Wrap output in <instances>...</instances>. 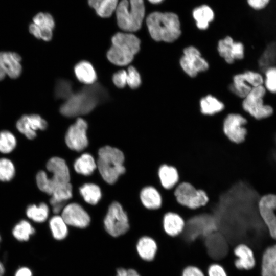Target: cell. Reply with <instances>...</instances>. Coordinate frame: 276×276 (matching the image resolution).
Here are the masks:
<instances>
[{
  "instance_id": "cell-1",
  "label": "cell",
  "mask_w": 276,
  "mask_h": 276,
  "mask_svg": "<svg viewBox=\"0 0 276 276\" xmlns=\"http://www.w3.org/2000/svg\"><path fill=\"white\" fill-rule=\"evenodd\" d=\"M108 95L106 89L99 84L88 85L74 93L61 105L60 111L68 117L90 112L98 104L105 101Z\"/></svg>"
},
{
  "instance_id": "cell-2",
  "label": "cell",
  "mask_w": 276,
  "mask_h": 276,
  "mask_svg": "<svg viewBox=\"0 0 276 276\" xmlns=\"http://www.w3.org/2000/svg\"><path fill=\"white\" fill-rule=\"evenodd\" d=\"M146 22L151 37L155 41L172 42L181 34L180 21L175 13L153 12Z\"/></svg>"
},
{
  "instance_id": "cell-3",
  "label": "cell",
  "mask_w": 276,
  "mask_h": 276,
  "mask_svg": "<svg viewBox=\"0 0 276 276\" xmlns=\"http://www.w3.org/2000/svg\"><path fill=\"white\" fill-rule=\"evenodd\" d=\"M46 168L52 176L49 177L45 171H39L36 175V182L41 191L51 195L58 188L70 182V174L65 161L59 157L51 158Z\"/></svg>"
},
{
  "instance_id": "cell-4",
  "label": "cell",
  "mask_w": 276,
  "mask_h": 276,
  "mask_svg": "<svg viewBox=\"0 0 276 276\" xmlns=\"http://www.w3.org/2000/svg\"><path fill=\"white\" fill-rule=\"evenodd\" d=\"M111 42L107 57L112 63L117 65L128 64L140 49L139 38L129 33H116L112 37Z\"/></svg>"
},
{
  "instance_id": "cell-5",
  "label": "cell",
  "mask_w": 276,
  "mask_h": 276,
  "mask_svg": "<svg viewBox=\"0 0 276 276\" xmlns=\"http://www.w3.org/2000/svg\"><path fill=\"white\" fill-rule=\"evenodd\" d=\"M124 162V154L119 149L109 146L99 149L97 166L105 182L113 184L125 173Z\"/></svg>"
},
{
  "instance_id": "cell-6",
  "label": "cell",
  "mask_w": 276,
  "mask_h": 276,
  "mask_svg": "<svg viewBox=\"0 0 276 276\" xmlns=\"http://www.w3.org/2000/svg\"><path fill=\"white\" fill-rule=\"evenodd\" d=\"M117 24L126 32L139 30L145 14L144 0H121L116 10Z\"/></svg>"
},
{
  "instance_id": "cell-7",
  "label": "cell",
  "mask_w": 276,
  "mask_h": 276,
  "mask_svg": "<svg viewBox=\"0 0 276 276\" xmlns=\"http://www.w3.org/2000/svg\"><path fill=\"white\" fill-rule=\"evenodd\" d=\"M266 93V89L263 85L253 87L242 102L243 109L255 120L267 119L273 114V107L264 104Z\"/></svg>"
},
{
  "instance_id": "cell-8",
  "label": "cell",
  "mask_w": 276,
  "mask_h": 276,
  "mask_svg": "<svg viewBox=\"0 0 276 276\" xmlns=\"http://www.w3.org/2000/svg\"><path fill=\"white\" fill-rule=\"evenodd\" d=\"M174 194L179 204L192 210L205 205L209 200L207 194L203 190L197 189L187 182L177 184Z\"/></svg>"
},
{
  "instance_id": "cell-9",
  "label": "cell",
  "mask_w": 276,
  "mask_h": 276,
  "mask_svg": "<svg viewBox=\"0 0 276 276\" xmlns=\"http://www.w3.org/2000/svg\"><path fill=\"white\" fill-rule=\"evenodd\" d=\"M104 227L111 236L119 237L126 233L129 225L127 215L122 205L113 202L109 206L104 220Z\"/></svg>"
},
{
  "instance_id": "cell-10",
  "label": "cell",
  "mask_w": 276,
  "mask_h": 276,
  "mask_svg": "<svg viewBox=\"0 0 276 276\" xmlns=\"http://www.w3.org/2000/svg\"><path fill=\"white\" fill-rule=\"evenodd\" d=\"M264 77L259 73L247 71L233 77V82L229 86L232 92L238 97L244 98L253 87L262 85Z\"/></svg>"
},
{
  "instance_id": "cell-11",
  "label": "cell",
  "mask_w": 276,
  "mask_h": 276,
  "mask_svg": "<svg viewBox=\"0 0 276 276\" xmlns=\"http://www.w3.org/2000/svg\"><path fill=\"white\" fill-rule=\"evenodd\" d=\"M247 123V119L240 114H228L223 121V132L232 142L240 144L246 136L247 130L245 126Z\"/></svg>"
},
{
  "instance_id": "cell-12",
  "label": "cell",
  "mask_w": 276,
  "mask_h": 276,
  "mask_svg": "<svg viewBox=\"0 0 276 276\" xmlns=\"http://www.w3.org/2000/svg\"><path fill=\"white\" fill-rule=\"evenodd\" d=\"M180 65L183 71L190 77H194L209 68L208 62L202 57L199 50L190 46L183 50V54L180 59Z\"/></svg>"
},
{
  "instance_id": "cell-13",
  "label": "cell",
  "mask_w": 276,
  "mask_h": 276,
  "mask_svg": "<svg viewBox=\"0 0 276 276\" xmlns=\"http://www.w3.org/2000/svg\"><path fill=\"white\" fill-rule=\"evenodd\" d=\"M258 209L270 237L276 241V195L268 194L262 196L258 202Z\"/></svg>"
},
{
  "instance_id": "cell-14",
  "label": "cell",
  "mask_w": 276,
  "mask_h": 276,
  "mask_svg": "<svg viewBox=\"0 0 276 276\" xmlns=\"http://www.w3.org/2000/svg\"><path fill=\"white\" fill-rule=\"evenodd\" d=\"M87 123L82 118H78L67 130L65 140L67 147L73 150L81 151L88 145L86 135Z\"/></svg>"
},
{
  "instance_id": "cell-15",
  "label": "cell",
  "mask_w": 276,
  "mask_h": 276,
  "mask_svg": "<svg viewBox=\"0 0 276 276\" xmlns=\"http://www.w3.org/2000/svg\"><path fill=\"white\" fill-rule=\"evenodd\" d=\"M48 127L47 121L37 114H24L16 122L17 130L29 140L37 136V131L44 130Z\"/></svg>"
},
{
  "instance_id": "cell-16",
  "label": "cell",
  "mask_w": 276,
  "mask_h": 276,
  "mask_svg": "<svg viewBox=\"0 0 276 276\" xmlns=\"http://www.w3.org/2000/svg\"><path fill=\"white\" fill-rule=\"evenodd\" d=\"M21 58L15 52H0V81L6 76L11 79L19 77L22 72Z\"/></svg>"
},
{
  "instance_id": "cell-17",
  "label": "cell",
  "mask_w": 276,
  "mask_h": 276,
  "mask_svg": "<svg viewBox=\"0 0 276 276\" xmlns=\"http://www.w3.org/2000/svg\"><path fill=\"white\" fill-rule=\"evenodd\" d=\"M61 217L67 225L81 228L88 226L90 221L88 213L77 203L65 205L62 211Z\"/></svg>"
},
{
  "instance_id": "cell-18",
  "label": "cell",
  "mask_w": 276,
  "mask_h": 276,
  "mask_svg": "<svg viewBox=\"0 0 276 276\" xmlns=\"http://www.w3.org/2000/svg\"><path fill=\"white\" fill-rule=\"evenodd\" d=\"M235 256L234 266L239 270H250L255 267L256 259L254 251L248 244L239 243L232 248Z\"/></svg>"
},
{
  "instance_id": "cell-19",
  "label": "cell",
  "mask_w": 276,
  "mask_h": 276,
  "mask_svg": "<svg viewBox=\"0 0 276 276\" xmlns=\"http://www.w3.org/2000/svg\"><path fill=\"white\" fill-rule=\"evenodd\" d=\"M219 55L228 63L241 60L244 56V47L241 42H236L229 36L220 40L217 48Z\"/></svg>"
},
{
  "instance_id": "cell-20",
  "label": "cell",
  "mask_w": 276,
  "mask_h": 276,
  "mask_svg": "<svg viewBox=\"0 0 276 276\" xmlns=\"http://www.w3.org/2000/svg\"><path fill=\"white\" fill-rule=\"evenodd\" d=\"M32 22L36 26L38 30L37 39L45 41L52 39L55 21L51 14L47 12L37 13L33 17Z\"/></svg>"
},
{
  "instance_id": "cell-21",
  "label": "cell",
  "mask_w": 276,
  "mask_h": 276,
  "mask_svg": "<svg viewBox=\"0 0 276 276\" xmlns=\"http://www.w3.org/2000/svg\"><path fill=\"white\" fill-rule=\"evenodd\" d=\"M136 250L140 257L145 261L150 262L155 259L158 249L156 241L152 237H141L136 243Z\"/></svg>"
},
{
  "instance_id": "cell-22",
  "label": "cell",
  "mask_w": 276,
  "mask_h": 276,
  "mask_svg": "<svg viewBox=\"0 0 276 276\" xmlns=\"http://www.w3.org/2000/svg\"><path fill=\"white\" fill-rule=\"evenodd\" d=\"M185 226V220L178 214L168 212L164 216L163 228L166 234L169 237L179 236L182 233Z\"/></svg>"
},
{
  "instance_id": "cell-23",
  "label": "cell",
  "mask_w": 276,
  "mask_h": 276,
  "mask_svg": "<svg viewBox=\"0 0 276 276\" xmlns=\"http://www.w3.org/2000/svg\"><path fill=\"white\" fill-rule=\"evenodd\" d=\"M139 197L141 203L147 210H155L161 206V195L159 191L152 186L143 187L140 191Z\"/></svg>"
},
{
  "instance_id": "cell-24",
  "label": "cell",
  "mask_w": 276,
  "mask_h": 276,
  "mask_svg": "<svg viewBox=\"0 0 276 276\" xmlns=\"http://www.w3.org/2000/svg\"><path fill=\"white\" fill-rule=\"evenodd\" d=\"M260 273L261 276H276V244L267 247L263 252Z\"/></svg>"
},
{
  "instance_id": "cell-25",
  "label": "cell",
  "mask_w": 276,
  "mask_h": 276,
  "mask_svg": "<svg viewBox=\"0 0 276 276\" xmlns=\"http://www.w3.org/2000/svg\"><path fill=\"white\" fill-rule=\"evenodd\" d=\"M158 176L162 186L167 190L175 187L179 181L177 169L173 166L166 164L161 165L159 168Z\"/></svg>"
},
{
  "instance_id": "cell-26",
  "label": "cell",
  "mask_w": 276,
  "mask_h": 276,
  "mask_svg": "<svg viewBox=\"0 0 276 276\" xmlns=\"http://www.w3.org/2000/svg\"><path fill=\"white\" fill-rule=\"evenodd\" d=\"M77 79L84 84L91 85L97 80V74L92 64L87 61L78 62L74 67Z\"/></svg>"
},
{
  "instance_id": "cell-27",
  "label": "cell",
  "mask_w": 276,
  "mask_h": 276,
  "mask_svg": "<svg viewBox=\"0 0 276 276\" xmlns=\"http://www.w3.org/2000/svg\"><path fill=\"white\" fill-rule=\"evenodd\" d=\"M89 5L94 8L100 17H110L116 11L118 0H88Z\"/></svg>"
},
{
  "instance_id": "cell-28",
  "label": "cell",
  "mask_w": 276,
  "mask_h": 276,
  "mask_svg": "<svg viewBox=\"0 0 276 276\" xmlns=\"http://www.w3.org/2000/svg\"><path fill=\"white\" fill-rule=\"evenodd\" d=\"M193 16L196 21L197 27L200 30L206 29L214 16L212 9L208 6L202 5L195 8Z\"/></svg>"
},
{
  "instance_id": "cell-29",
  "label": "cell",
  "mask_w": 276,
  "mask_h": 276,
  "mask_svg": "<svg viewBox=\"0 0 276 276\" xmlns=\"http://www.w3.org/2000/svg\"><path fill=\"white\" fill-rule=\"evenodd\" d=\"M74 167L78 173L87 176L94 172L97 164L90 154L84 153L75 160Z\"/></svg>"
},
{
  "instance_id": "cell-30",
  "label": "cell",
  "mask_w": 276,
  "mask_h": 276,
  "mask_svg": "<svg viewBox=\"0 0 276 276\" xmlns=\"http://www.w3.org/2000/svg\"><path fill=\"white\" fill-rule=\"evenodd\" d=\"M200 106L201 113L206 116L214 115L224 108L222 102L211 95L202 98L200 101Z\"/></svg>"
},
{
  "instance_id": "cell-31",
  "label": "cell",
  "mask_w": 276,
  "mask_h": 276,
  "mask_svg": "<svg viewBox=\"0 0 276 276\" xmlns=\"http://www.w3.org/2000/svg\"><path fill=\"white\" fill-rule=\"evenodd\" d=\"M49 212L48 205L44 202L40 203L38 205L30 204L26 210L28 218L37 223L44 222L48 218Z\"/></svg>"
},
{
  "instance_id": "cell-32",
  "label": "cell",
  "mask_w": 276,
  "mask_h": 276,
  "mask_svg": "<svg viewBox=\"0 0 276 276\" xmlns=\"http://www.w3.org/2000/svg\"><path fill=\"white\" fill-rule=\"evenodd\" d=\"M79 192L84 200L90 204H96L101 198V189L94 183L83 185L80 188Z\"/></svg>"
},
{
  "instance_id": "cell-33",
  "label": "cell",
  "mask_w": 276,
  "mask_h": 276,
  "mask_svg": "<svg viewBox=\"0 0 276 276\" xmlns=\"http://www.w3.org/2000/svg\"><path fill=\"white\" fill-rule=\"evenodd\" d=\"M67 224L61 216L55 215L49 221V226L53 237L58 240L64 239L67 235Z\"/></svg>"
},
{
  "instance_id": "cell-34",
  "label": "cell",
  "mask_w": 276,
  "mask_h": 276,
  "mask_svg": "<svg viewBox=\"0 0 276 276\" xmlns=\"http://www.w3.org/2000/svg\"><path fill=\"white\" fill-rule=\"evenodd\" d=\"M35 230L31 223L22 220L17 223L12 230L13 236L19 241H28L30 237L33 235Z\"/></svg>"
},
{
  "instance_id": "cell-35",
  "label": "cell",
  "mask_w": 276,
  "mask_h": 276,
  "mask_svg": "<svg viewBox=\"0 0 276 276\" xmlns=\"http://www.w3.org/2000/svg\"><path fill=\"white\" fill-rule=\"evenodd\" d=\"M17 146V139L11 132L4 130L0 131V152L4 154L11 153Z\"/></svg>"
},
{
  "instance_id": "cell-36",
  "label": "cell",
  "mask_w": 276,
  "mask_h": 276,
  "mask_svg": "<svg viewBox=\"0 0 276 276\" xmlns=\"http://www.w3.org/2000/svg\"><path fill=\"white\" fill-rule=\"evenodd\" d=\"M16 169L12 160L9 158H0V181L8 182L15 176Z\"/></svg>"
},
{
  "instance_id": "cell-37",
  "label": "cell",
  "mask_w": 276,
  "mask_h": 276,
  "mask_svg": "<svg viewBox=\"0 0 276 276\" xmlns=\"http://www.w3.org/2000/svg\"><path fill=\"white\" fill-rule=\"evenodd\" d=\"M74 94L70 81L60 79L57 81L55 87V96L57 99H68Z\"/></svg>"
},
{
  "instance_id": "cell-38",
  "label": "cell",
  "mask_w": 276,
  "mask_h": 276,
  "mask_svg": "<svg viewBox=\"0 0 276 276\" xmlns=\"http://www.w3.org/2000/svg\"><path fill=\"white\" fill-rule=\"evenodd\" d=\"M264 79V87L269 92L276 94V66L268 67Z\"/></svg>"
},
{
  "instance_id": "cell-39",
  "label": "cell",
  "mask_w": 276,
  "mask_h": 276,
  "mask_svg": "<svg viewBox=\"0 0 276 276\" xmlns=\"http://www.w3.org/2000/svg\"><path fill=\"white\" fill-rule=\"evenodd\" d=\"M127 73V84L132 89L138 88L141 84V78L136 69L131 66L128 68Z\"/></svg>"
},
{
  "instance_id": "cell-40",
  "label": "cell",
  "mask_w": 276,
  "mask_h": 276,
  "mask_svg": "<svg viewBox=\"0 0 276 276\" xmlns=\"http://www.w3.org/2000/svg\"><path fill=\"white\" fill-rule=\"evenodd\" d=\"M205 274L206 276H228L224 266L216 262H212L208 266Z\"/></svg>"
},
{
  "instance_id": "cell-41",
  "label": "cell",
  "mask_w": 276,
  "mask_h": 276,
  "mask_svg": "<svg viewBox=\"0 0 276 276\" xmlns=\"http://www.w3.org/2000/svg\"><path fill=\"white\" fill-rule=\"evenodd\" d=\"M127 72L121 70L115 73L112 76L114 84L118 88H124L127 84Z\"/></svg>"
},
{
  "instance_id": "cell-42",
  "label": "cell",
  "mask_w": 276,
  "mask_h": 276,
  "mask_svg": "<svg viewBox=\"0 0 276 276\" xmlns=\"http://www.w3.org/2000/svg\"><path fill=\"white\" fill-rule=\"evenodd\" d=\"M180 276H206V274L199 267L190 265L182 270Z\"/></svg>"
},
{
  "instance_id": "cell-43",
  "label": "cell",
  "mask_w": 276,
  "mask_h": 276,
  "mask_svg": "<svg viewBox=\"0 0 276 276\" xmlns=\"http://www.w3.org/2000/svg\"><path fill=\"white\" fill-rule=\"evenodd\" d=\"M249 6L257 11L265 9L269 5L271 0H246Z\"/></svg>"
},
{
  "instance_id": "cell-44",
  "label": "cell",
  "mask_w": 276,
  "mask_h": 276,
  "mask_svg": "<svg viewBox=\"0 0 276 276\" xmlns=\"http://www.w3.org/2000/svg\"><path fill=\"white\" fill-rule=\"evenodd\" d=\"M116 276H141V275L133 269H125L121 268L117 270Z\"/></svg>"
},
{
  "instance_id": "cell-45",
  "label": "cell",
  "mask_w": 276,
  "mask_h": 276,
  "mask_svg": "<svg viewBox=\"0 0 276 276\" xmlns=\"http://www.w3.org/2000/svg\"><path fill=\"white\" fill-rule=\"evenodd\" d=\"M15 276H32V273L29 268L21 267L17 270Z\"/></svg>"
},
{
  "instance_id": "cell-46",
  "label": "cell",
  "mask_w": 276,
  "mask_h": 276,
  "mask_svg": "<svg viewBox=\"0 0 276 276\" xmlns=\"http://www.w3.org/2000/svg\"><path fill=\"white\" fill-rule=\"evenodd\" d=\"M5 271L4 267L2 263L0 262V276H2Z\"/></svg>"
},
{
  "instance_id": "cell-47",
  "label": "cell",
  "mask_w": 276,
  "mask_h": 276,
  "mask_svg": "<svg viewBox=\"0 0 276 276\" xmlns=\"http://www.w3.org/2000/svg\"><path fill=\"white\" fill-rule=\"evenodd\" d=\"M151 3L158 4L162 2L163 0H148Z\"/></svg>"
},
{
  "instance_id": "cell-48",
  "label": "cell",
  "mask_w": 276,
  "mask_h": 276,
  "mask_svg": "<svg viewBox=\"0 0 276 276\" xmlns=\"http://www.w3.org/2000/svg\"><path fill=\"white\" fill-rule=\"evenodd\" d=\"M1 236H0V241H1Z\"/></svg>"
}]
</instances>
